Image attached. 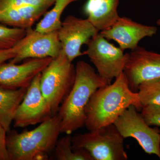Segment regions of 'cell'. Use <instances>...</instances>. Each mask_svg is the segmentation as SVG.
<instances>
[{"mask_svg":"<svg viewBox=\"0 0 160 160\" xmlns=\"http://www.w3.org/2000/svg\"><path fill=\"white\" fill-rule=\"evenodd\" d=\"M17 45L15 57L10 62L18 64L29 58L57 57L62 50L58 31L40 32L32 28L26 29V36Z\"/></svg>","mask_w":160,"mask_h":160,"instance_id":"10","label":"cell"},{"mask_svg":"<svg viewBox=\"0 0 160 160\" xmlns=\"http://www.w3.org/2000/svg\"><path fill=\"white\" fill-rule=\"evenodd\" d=\"M26 29L0 24V50L11 49L26 36Z\"/></svg>","mask_w":160,"mask_h":160,"instance_id":"20","label":"cell"},{"mask_svg":"<svg viewBox=\"0 0 160 160\" xmlns=\"http://www.w3.org/2000/svg\"><path fill=\"white\" fill-rule=\"evenodd\" d=\"M27 89H12L0 87V122L7 132L10 130L16 112L24 98Z\"/></svg>","mask_w":160,"mask_h":160,"instance_id":"16","label":"cell"},{"mask_svg":"<svg viewBox=\"0 0 160 160\" xmlns=\"http://www.w3.org/2000/svg\"><path fill=\"white\" fill-rule=\"evenodd\" d=\"M123 72L129 88L137 92L142 83L160 78V53L138 46L126 53Z\"/></svg>","mask_w":160,"mask_h":160,"instance_id":"9","label":"cell"},{"mask_svg":"<svg viewBox=\"0 0 160 160\" xmlns=\"http://www.w3.org/2000/svg\"><path fill=\"white\" fill-rule=\"evenodd\" d=\"M54 150L58 160H94L86 149H72L71 134H66L58 140Z\"/></svg>","mask_w":160,"mask_h":160,"instance_id":"18","label":"cell"},{"mask_svg":"<svg viewBox=\"0 0 160 160\" xmlns=\"http://www.w3.org/2000/svg\"><path fill=\"white\" fill-rule=\"evenodd\" d=\"M132 105L139 112L142 110L138 92L129 88L123 72L113 83L98 89L92 95L86 107L85 126L92 131L113 124Z\"/></svg>","mask_w":160,"mask_h":160,"instance_id":"1","label":"cell"},{"mask_svg":"<svg viewBox=\"0 0 160 160\" xmlns=\"http://www.w3.org/2000/svg\"><path fill=\"white\" fill-rule=\"evenodd\" d=\"M83 52L96 68L98 73L110 84L123 72L126 61V53L119 47L109 42L100 32L87 44Z\"/></svg>","mask_w":160,"mask_h":160,"instance_id":"6","label":"cell"},{"mask_svg":"<svg viewBox=\"0 0 160 160\" xmlns=\"http://www.w3.org/2000/svg\"><path fill=\"white\" fill-rule=\"evenodd\" d=\"M157 24L158 26H160V19L158 20L157 22Z\"/></svg>","mask_w":160,"mask_h":160,"instance_id":"25","label":"cell"},{"mask_svg":"<svg viewBox=\"0 0 160 160\" xmlns=\"http://www.w3.org/2000/svg\"><path fill=\"white\" fill-rule=\"evenodd\" d=\"M119 0H87L83 12L87 19L101 32L111 27L119 18Z\"/></svg>","mask_w":160,"mask_h":160,"instance_id":"14","label":"cell"},{"mask_svg":"<svg viewBox=\"0 0 160 160\" xmlns=\"http://www.w3.org/2000/svg\"><path fill=\"white\" fill-rule=\"evenodd\" d=\"M75 76V67L63 50L41 72L40 89L53 114L71 90Z\"/></svg>","mask_w":160,"mask_h":160,"instance_id":"5","label":"cell"},{"mask_svg":"<svg viewBox=\"0 0 160 160\" xmlns=\"http://www.w3.org/2000/svg\"><path fill=\"white\" fill-rule=\"evenodd\" d=\"M79 1L81 0H55L52 9L44 15L35 30L43 32L58 31L62 25L61 19L63 11L69 4Z\"/></svg>","mask_w":160,"mask_h":160,"instance_id":"17","label":"cell"},{"mask_svg":"<svg viewBox=\"0 0 160 160\" xmlns=\"http://www.w3.org/2000/svg\"><path fill=\"white\" fill-rule=\"evenodd\" d=\"M113 124L124 139L133 138L146 153L160 159V130L147 124L135 106L128 107Z\"/></svg>","mask_w":160,"mask_h":160,"instance_id":"7","label":"cell"},{"mask_svg":"<svg viewBox=\"0 0 160 160\" xmlns=\"http://www.w3.org/2000/svg\"><path fill=\"white\" fill-rule=\"evenodd\" d=\"M100 32L87 19L68 16L58 30L62 50L69 62L84 55L81 52L83 45H87Z\"/></svg>","mask_w":160,"mask_h":160,"instance_id":"11","label":"cell"},{"mask_svg":"<svg viewBox=\"0 0 160 160\" xmlns=\"http://www.w3.org/2000/svg\"><path fill=\"white\" fill-rule=\"evenodd\" d=\"M158 28L134 22L129 18L119 17L109 28L100 32L108 41L113 40L123 51H131L138 47L139 42L146 37H152L157 33Z\"/></svg>","mask_w":160,"mask_h":160,"instance_id":"13","label":"cell"},{"mask_svg":"<svg viewBox=\"0 0 160 160\" xmlns=\"http://www.w3.org/2000/svg\"><path fill=\"white\" fill-rule=\"evenodd\" d=\"M74 84L57 112L61 120V133L71 134L85 126L86 109L92 95L108 85L89 64L77 63Z\"/></svg>","mask_w":160,"mask_h":160,"instance_id":"2","label":"cell"},{"mask_svg":"<svg viewBox=\"0 0 160 160\" xmlns=\"http://www.w3.org/2000/svg\"><path fill=\"white\" fill-rule=\"evenodd\" d=\"M48 9L43 6H29L8 9L0 12V23L15 28L29 29Z\"/></svg>","mask_w":160,"mask_h":160,"instance_id":"15","label":"cell"},{"mask_svg":"<svg viewBox=\"0 0 160 160\" xmlns=\"http://www.w3.org/2000/svg\"><path fill=\"white\" fill-rule=\"evenodd\" d=\"M61 133V120L53 115L30 131L7 132L6 146L9 160H47Z\"/></svg>","mask_w":160,"mask_h":160,"instance_id":"3","label":"cell"},{"mask_svg":"<svg viewBox=\"0 0 160 160\" xmlns=\"http://www.w3.org/2000/svg\"><path fill=\"white\" fill-rule=\"evenodd\" d=\"M7 132L0 122V160H9L6 146Z\"/></svg>","mask_w":160,"mask_h":160,"instance_id":"23","label":"cell"},{"mask_svg":"<svg viewBox=\"0 0 160 160\" xmlns=\"http://www.w3.org/2000/svg\"><path fill=\"white\" fill-rule=\"evenodd\" d=\"M137 92L142 108L149 106H160V78L142 83Z\"/></svg>","mask_w":160,"mask_h":160,"instance_id":"19","label":"cell"},{"mask_svg":"<svg viewBox=\"0 0 160 160\" xmlns=\"http://www.w3.org/2000/svg\"><path fill=\"white\" fill-rule=\"evenodd\" d=\"M19 48L18 45L11 49L0 50V65L15 57L17 54Z\"/></svg>","mask_w":160,"mask_h":160,"instance_id":"24","label":"cell"},{"mask_svg":"<svg viewBox=\"0 0 160 160\" xmlns=\"http://www.w3.org/2000/svg\"><path fill=\"white\" fill-rule=\"evenodd\" d=\"M55 2V0H0V12L29 6H43L49 9Z\"/></svg>","mask_w":160,"mask_h":160,"instance_id":"21","label":"cell"},{"mask_svg":"<svg viewBox=\"0 0 160 160\" xmlns=\"http://www.w3.org/2000/svg\"><path fill=\"white\" fill-rule=\"evenodd\" d=\"M41 77V72L28 87L15 114V128H24L41 123L54 115L40 89Z\"/></svg>","mask_w":160,"mask_h":160,"instance_id":"8","label":"cell"},{"mask_svg":"<svg viewBox=\"0 0 160 160\" xmlns=\"http://www.w3.org/2000/svg\"><path fill=\"white\" fill-rule=\"evenodd\" d=\"M124 138L114 124L72 137L73 149H84L94 160H127Z\"/></svg>","mask_w":160,"mask_h":160,"instance_id":"4","label":"cell"},{"mask_svg":"<svg viewBox=\"0 0 160 160\" xmlns=\"http://www.w3.org/2000/svg\"><path fill=\"white\" fill-rule=\"evenodd\" d=\"M52 58H29L21 64L0 65V87L16 89L27 88L32 80L48 66Z\"/></svg>","mask_w":160,"mask_h":160,"instance_id":"12","label":"cell"},{"mask_svg":"<svg viewBox=\"0 0 160 160\" xmlns=\"http://www.w3.org/2000/svg\"><path fill=\"white\" fill-rule=\"evenodd\" d=\"M141 115L149 126H160V106H149L143 107Z\"/></svg>","mask_w":160,"mask_h":160,"instance_id":"22","label":"cell"}]
</instances>
